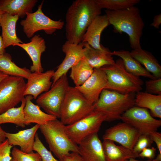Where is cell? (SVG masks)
Listing matches in <instances>:
<instances>
[{
	"label": "cell",
	"mask_w": 161,
	"mask_h": 161,
	"mask_svg": "<svg viewBox=\"0 0 161 161\" xmlns=\"http://www.w3.org/2000/svg\"><path fill=\"white\" fill-rule=\"evenodd\" d=\"M101 9L95 0H76L68 7L65 16L67 41L82 42L84 35L94 18L101 15Z\"/></svg>",
	"instance_id": "obj_1"
},
{
	"label": "cell",
	"mask_w": 161,
	"mask_h": 161,
	"mask_svg": "<svg viewBox=\"0 0 161 161\" xmlns=\"http://www.w3.org/2000/svg\"><path fill=\"white\" fill-rule=\"evenodd\" d=\"M105 12L114 32L127 34L133 49L141 48L140 41L144 23L138 7L134 6L117 11L105 10Z\"/></svg>",
	"instance_id": "obj_2"
},
{
	"label": "cell",
	"mask_w": 161,
	"mask_h": 161,
	"mask_svg": "<svg viewBox=\"0 0 161 161\" xmlns=\"http://www.w3.org/2000/svg\"><path fill=\"white\" fill-rule=\"evenodd\" d=\"M101 69L107 77L105 89L122 94L135 93L142 90L143 81L140 77L126 70L120 58L114 64L103 66Z\"/></svg>",
	"instance_id": "obj_3"
},
{
	"label": "cell",
	"mask_w": 161,
	"mask_h": 161,
	"mask_svg": "<svg viewBox=\"0 0 161 161\" xmlns=\"http://www.w3.org/2000/svg\"><path fill=\"white\" fill-rule=\"evenodd\" d=\"M65 126L57 118L40 125V131L48 144L50 151L59 161L72 152L78 153V145L69 137Z\"/></svg>",
	"instance_id": "obj_4"
},
{
	"label": "cell",
	"mask_w": 161,
	"mask_h": 161,
	"mask_svg": "<svg viewBox=\"0 0 161 161\" xmlns=\"http://www.w3.org/2000/svg\"><path fill=\"white\" fill-rule=\"evenodd\" d=\"M135 93L122 94L106 89L101 92L98 100L94 104V110L106 116V121L120 119L126 111L134 106Z\"/></svg>",
	"instance_id": "obj_5"
},
{
	"label": "cell",
	"mask_w": 161,
	"mask_h": 161,
	"mask_svg": "<svg viewBox=\"0 0 161 161\" xmlns=\"http://www.w3.org/2000/svg\"><path fill=\"white\" fill-rule=\"evenodd\" d=\"M91 104L75 87L69 86L62 105L60 118L64 125L74 123L94 110Z\"/></svg>",
	"instance_id": "obj_6"
},
{
	"label": "cell",
	"mask_w": 161,
	"mask_h": 161,
	"mask_svg": "<svg viewBox=\"0 0 161 161\" xmlns=\"http://www.w3.org/2000/svg\"><path fill=\"white\" fill-rule=\"evenodd\" d=\"M66 74L62 76L51 89L40 95L36 102L46 113L60 118L61 108L69 86Z\"/></svg>",
	"instance_id": "obj_7"
},
{
	"label": "cell",
	"mask_w": 161,
	"mask_h": 161,
	"mask_svg": "<svg viewBox=\"0 0 161 161\" xmlns=\"http://www.w3.org/2000/svg\"><path fill=\"white\" fill-rule=\"evenodd\" d=\"M26 84L24 78L9 75L0 82V114L21 102Z\"/></svg>",
	"instance_id": "obj_8"
},
{
	"label": "cell",
	"mask_w": 161,
	"mask_h": 161,
	"mask_svg": "<svg viewBox=\"0 0 161 161\" xmlns=\"http://www.w3.org/2000/svg\"><path fill=\"white\" fill-rule=\"evenodd\" d=\"M43 2V1L35 12L27 13L26 18L20 22L28 38L32 37L38 31L43 30L46 34L51 35L63 27L64 22L61 20H53L44 14L42 10Z\"/></svg>",
	"instance_id": "obj_9"
},
{
	"label": "cell",
	"mask_w": 161,
	"mask_h": 161,
	"mask_svg": "<svg viewBox=\"0 0 161 161\" xmlns=\"http://www.w3.org/2000/svg\"><path fill=\"white\" fill-rule=\"evenodd\" d=\"M106 120L105 115L94 110L76 122L66 125V131L71 140L78 145L86 137L97 133L102 123Z\"/></svg>",
	"instance_id": "obj_10"
},
{
	"label": "cell",
	"mask_w": 161,
	"mask_h": 161,
	"mask_svg": "<svg viewBox=\"0 0 161 161\" xmlns=\"http://www.w3.org/2000/svg\"><path fill=\"white\" fill-rule=\"evenodd\" d=\"M120 119L137 129L141 134L150 135L161 126V120L154 118L146 109L134 106L121 116Z\"/></svg>",
	"instance_id": "obj_11"
},
{
	"label": "cell",
	"mask_w": 161,
	"mask_h": 161,
	"mask_svg": "<svg viewBox=\"0 0 161 161\" xmlns=\"http://www.w3.org/2000/svg\"><path fill=\"white\" fill-rule=\"evenodd\" d=\"M141 134L134 128L123 122L106 129L103 138L117 142L121 145L133 149Z\"/></svg>",
	"instance_id": "obj_12"
},
{
	"label": "cell",
	"mask_w": 161,
	"mask_h": 161,
	"mask_svg": "<svg viewBox=\"0 0 161 161\" xmlns=\"http://www.w3.org/2000/svg\"><path fill=\"white\" fill-rule=\"evenodd\" d=\"M106 75L101 68L94 69L90 77L81 85L75 87L91 104L99 99L107 83Z\"/></svg>",
	"instance_id": "obj_13"
},
{
	"label": "cell",
	"mask_w": 161,
	"mask_h": 161,
	"mask_svg": "<svg viewBox=\"0 0 161 161\" xmlns=\"http://www.w3.org/2000/svg\"><path fill=\"white\" fill-rule=\"evenodd\" d=\"M83 44L71 43L66 41L63 45L62 49L65 53V58L55 71L52 77V84L62 76L66 74L68 71L83 58Z\"/></svg>",
	"instance_id": "obj_14"
},
{
	"label": "cell",
	"mask_w": 161,
	"mask_h": 161,
	"mask_svg": "<svg viewBox=\"0 0 161 161\" xmlns=\"http://www.w3.org/2000/svg\"><path fill=\"white\" fill-rule=\"evenodd\" d=\"M55 71L48 70L44 72L32 73L26 83L24 95H31L33 98L36 99L43 92L49 90L52 84L51 81Z\"/></svg>",
	"instance_id": "obj_15"
},
{
	"label": "cell",
	"mask_w": 161,
	"mask_h": 161,
	"mask_svg": "<svg viewBox=\"0 0 161 161\" xmlns=\"http://www.w3.org/2000/svg\"><path fill=\"white\" fill-rule=\"evenodd\" d=\"M78 145V153L82 161H106L97 133L86 137Z\"/></svg>",
	"instance_id": "obj_16"
},
{
	"label": "cell",
	"mask_w": 161,
	"mask_h": 161,
	"mask_svg": "<svg viewBox=\"0 0 161 161\" xmlns=\"http://www.w3.org/2000/svg\"><path fill=\"white\" fill-rule=\"evenodd\" d=\"M24 49L29 55L32 62L30 71L34 72H42L43 69L41 62V55L46 48L44 39L39 35H35L32 37L30 42L16 44Z\"/></svg>",
	"instance_id": "obj_17"
},
{
	"label": "cell",
	"mask_w": 161,
	"mask_h": 161,
	"mask_svg": "<svg viewBox=\"0 0 161 161\" xmlns=\"http://www.w3.org/2000/svg\"><path fill=\"white\" fill-rule=\"evenodd\" d=\"M82 43L83 58L93 69L100 68L115 63L112 52L108 48L103 46L102 49H96L87 43Z\"/></svg>",
	"instance_id": "obj_18"
},
{
	"label": "cell",
	"mask_w": 161,
	"mask_h": 161,
	"mask_svg": "<svg viewBox=\"0 0 161 161\" xmlns=\"http://www.w3.org/2000/svg\"><path fill=\"white\" fill-rule=\"evenodd\" d=\"M110 25L106 14L97 16L87 29L82 42L87 43L94 49H102L103 46L100 43L101 35L103 30Z\"/></svg>",
	"instance_id": "obj_19"
},
{
	"label": "cell",
	"mask_w": 161,
	"mask_h": 161,
	"mask_svg": "<svg viewBox=\"0 0 161 161\" xmlns=\"http://www.w3.org/2000/svg\"><path fill=\"white\" fill-rule=\"evenodd\" d=\"M39 126V125L36 124L31 128L20 130L16 133L6 132V138L13 146H18L22 151L31 153L33 151L35 136Z\"/></svg>",
	"instance_id": "obj_20"
},
{
	"label": "cell",
	"mask_w": 161,
	"mask_h": 161,
	"mask_svg": "<svg viewBox=\"0 0 161 161\" xmlns=\"http://www.w3.org/2000/svg\"><path fill=\"white\" fill-rule=\"evenodd\" d=\"M102 144L106 161H126L139 157V154L133 149L117 145L112 141L103 139Z\"/></svg>",
	"instance_id": "obj_21"
},
{
	"label": "cell",
	"mask_w": 161,
	"mask_h": 161,
	"mask_svg": "<svg viewBox=\"0 0 161 161\" xmlns=\"http://www.w3.org/2000/svg\"><path fill=\"white\" fill-rule=\"evenodd\" d=\"M19 17L4 13L0 18V27L2 28V35L4 46L5 49L12 45L23 43L17 35L16 26Z\"/></svg>",
	"instance_id": "obj_22"
},
{
	"label": "cell",
	"mask_w": 161,
	"mask_h": 161,
	"mask_svg": "<svg viewBox=\"0 0 161 161\" xmlns=\"http://www.w3.org/2000/svg\"><path fill=\"white\" fill-rule=\"evenodd\" d=\"M25 98L26 101L24 114L25 125L35 123L40 126L57 118L55 116L43 112L38 105L33 103L31 101L33 98L31 95H27Z\"/></svg>",
	"instance_id": "obj_23"
},
{
	"label": "cell",
	"mask_w": 161,
	"mask_h": 161,
	"mask_svg": "<svg viewBox=\"0 0 161 161\" xmlns=\"http://www.w3.org/2000/svg\"><path fill=\"white\" fill-rule=\"evenodd\" d=\"M37 0H0V9L12 16L23 18L26 13H31Z\"/></svg>",
	"instance_id": "obj_24"
},
{
	"label": "cell",
	"mask_w": 161,
	"mask_h": 161,
	"mask_svg": "<svg viewBox=\"0 0 161 161\" xmlns=\"http://www.w3.org/2000/svg\"><path fill=\"white\" fill-rule=\"evenodd\" d=\"M130 53L155 78H161V66L151 52L141 48L132 50Z\"/></svg>",
	"instance_id": "obj_25"
},
{
	"label": "cell",
	"mask_w": 161,
	"mask_h": 161,
	"mask_svg": "<svg viewBox=\"0 0 161 161\" xmlns=\"http://www.w3.org/2000/svg\"><path fill=\"white\" fill-rule=\"evenodd\" d=\"M135 105L149 109L154 117L161 118V95L140 91L135 95Z\"/></svg>",
	"instance_id": "obj_26"
},
{
	"label": "cell",
	"mask_w": 161,
	"mask_h": 161,
	"mask_svg": "<svg viewBox=\"0 0 161 161\" xmlns=\"http://www.w3.org/2000/svg\"><path fill=\"white\" fill-rule=\"evenodd\" d=\"M113 55L120 57L123 61L126 69L129 72L139 77L142 76L152 79L155 78L144 67L131 55L130 52L124 50L112 52Z\"/></svg>",
	"instance_id": "obj_27"
},
{
	"label": "cell",
	"mask_w": 161,
	"mask_h": 161,
	"mask_svg": "<svg viewBox=\"0 0 161 161\" xmlns=\"http://www.w3.org/2000/svg\"><path fill=\"white\" fill-rule=\"evenodd\" d=\"M0 71L9 76L21 77L27 79L31 75L30 70L21 68L12 60L11 55L5 53L0 55Z\"/></svg>",
	"instance_id": "obj_28"
},
{
	"label": "cell",
	"mask_w": 161,
	"mask_h": 161,
	"mask_svg": "<svg viewBox=\"0 0 161 161\" xmlns=\"http://www.w3.org/2000/svg\"><path fill=\"white\" fill-rule=\"evenodd\" d=\"M94 69L84 58L71 68L70 77L78 87L82 85L90 77Z\"/></svg>",
	"instance_id": "obj_29"
},
{
	"label": "cell",
	"mask_w": 161,
	"mask_h": 161,
	"mask_svg": "<svg viewBox=\"0 0 161 161\" xmlns=\"http://www.w3.org/2000/svg\"><path fill=\"white\" fill-rule=\"evenodd\" d=\"M24 97L21 101L20 106L12 108L0 114V125L5 123H12L18 126L25 127L24 109L26 104Z\"/></svg>",
	"instance_id": "obj_30"
},
{
	"label": "cell",
	"mask_w": 161,
	"mask_h": 161,
	"mask_svg": "<svg viewBox=\"0 0 161 161\" xmlns=\"http://www.w3.org/2000/svg\"><path fill=\"white\" fill-rule=\"evenodd\" d=\"M101 9L110 10H121L126 9L138 4L140 0H95Z\"/></svg>",
	"instance_id": "obj_31"
},
{
	"label": "cell",
	"mask_w": 161,
	"mask_h": 161,
	"mask_svg": "<svg viewBox=\"0 0 161 161\" xmlns=\"http://www.w3.org/2000/svg\"><path fill=\"white\" fill-rule=\"evenodd\" d=\"M11 155V161H42L41 157L37 152L33 151L27 153L16 147L12 149Z\"/></svg>",
	"instance_id": "obj_32"
},
{
	"label": "cell",
	"mask_w": 161,
	"mask_h": 161,
	"mask_svg": "<svg viewBox=\"0 0 161 161\" xmlns=\"http://www.w3.org/2000/svg\"><path fill=\"white\" fill-rule=\"evenodd\" d=\"M33 149L40 155L42 161H59L53 157L51 151L48 150L45 147L39 138L37 133L35 136Z\"/></svg>",
	"instance_id": "obj_33"
},
{
	"label": "cell",
	"mask_w": 161,
	"mask_h": 161,
	"mask_svg": "<svg viewBox=\"0 0 161 161\" xmlns=\"http://www.w3.org/2000/svg\"><path fill=\"white\" fill-rule=\"evenodd\" d=\"M146 92L156 95H161V78L150 79L145 83Z\"/></svg>",
	"instance_id": "obj_34"
},
{
	"label": "cell",
	"mask_w": 161,
	"mask_h": 161,
	"mask_svg": "<svg viewBox=\"0 0 161 161\" xmlns=\"http://www.w3.org/2000/svg\"><path fill=\"white\" fill-rule=\"evenodd\" d=\"M153 142L150 135L141 134L133 149L139 154L145 148L150 147Z\"/></svg>",
	"instance_id": "obj_35"
},
{
	"label": "cell",
	"mask_w": 161,
	"mask_h": 161,
	"mask_svg": "<svg viewBox=\"0 0 161 161\" xmlns=\"http://www.w3.org/2000/svg\"><path fill=\"white\" fill-rule=\"evenodd\" d=\"M13 146L7 139L0 141V161H11V149Z\"/></svg>",
	"instance_id": "obj_36"
},
{
	"label": "cell",
	"mask_w": 161,
	"mask_h": 161,
	"mask_svg": "<svg viewBox=\"0 0 161 161\" xmlns=\"http://www.w3.org/2000/svg\"><path fill=\"white\" fill-rule=\"evenodd\" d=\"M156 150V148L154 147L145 148L139 154V156L152 160L155 156Z\"/></svg>",
	"instance_id": "obj_37"
},
{
	"label": "cell",
	"mask_w": 161,
	"mask_h": 161,
	"mask_svg": "<svg viewBox=\"0 0 161 161\" xmlns=\"http://www.w3.org/2000/svg\"><path fill=\"white\" fill-rule=\"evenodd\" d=\"M150 136L153 142H154L157 145L159 152L161 155V134L157 131L152 132Z\"/></svg>",
	"instance_id": "obj_38"
},
{
	"label": "cell",
	"mask_w": 161,
	"mask_h": 161,
	"mask_svg": "<svg viewBox=\"0 0 161 161\" xmlns=\"http://www.w3.org/2000/svg\"><path fill=\"white\" fill-rule=\"evenodd\" d=\"M61 161H82L81 158L77 152H72L67 156L64 157Z\"/></svg>",
	"instance_id": "obj_39"
},
{
	"label": "cell",
	"mask_w": 161,
	"mask_h": 161,
	"mask_svg": "<svg viewBox=\"0 0 161 161\" xmlns=\"http://www.w3.org/2000/svg\"><path fill=\"white\" fill-rule=\"evenodd\" d=\"M161 24V14L155 15L153 18L152 22L150 25V26L158 29Z\"/></svg>",
	"instance_id": "obj_40"
},
{
	"label": "cell",
	"mask_w": 161,
	"mask_h": 161,
	"mask_svg": "<svg viewBox=\"0 0 161 161\" xmlns=\"http://www.w3.org/2000/svg\"><path fill=\"white\" fill-rule=\"evenodd\" d=\"M5 52V48L4 47L3 39L1 35H0V55Z\"/></svg>",
	"instance_id": "obj_41"
},
{
	"label": "cell",
	"mask_w": 161,
	"mask_h": 161,
	"mask_svg": "<svg viewBox=\"0 0 161 161\" xmlns=\"http://www.w3.org/2000/svg\"><path fill=\"white\" fill-rule=\"evenodd\" d=\"M5 132L0 126V141H3L6 139Z\"/></svg>",
	"instance_id": "obj_42"
},
{
	"label": "cell",
	"mask_w": 161,
	"mask_h": 161,
	"mask_svg": "<svg viewBox=\"0 0 161 161\" xmlns=\"http://www.w3.org/2000/svg\"><path fill=\"white\" fill-rule=\"evenodd\" d=\"M7 76L8 75L0 71V82Z\"/></svg>",
	"instance_id": "obj_43"
},
{
	"label": "cell",
	"mask_w": 161,
	"mask_h": 161,
	"mask_svg": "<svg viewBox=\"0 0 161 161\" xmlns=\"http://www.w3.org/2000/svg\"><path fill=\"white\" fill-rule=\"evenodd\" d=\"M152 160H136L135 159L131 158L126 161H152Z\"/></svg>",
	"instance_id": "obj_44"
},
{
	"label": "cell",
	"mask_w": 161,
	"mask_h": 161,
	"mask_svg": "<svg viewBox=\"0 0 161 161\" xmlns=\"http://www.w3.org/2000/svg\"><path fill=\"white\" fill-rule=\"evenodd\" d=\"M5 13L0 9V18L1 17L3 14Z\"/></svg>",
	"instance_id": "obj_45"
},
{
	"label": "cell",
	"mask_w": 161,
	"mask_h": 161,
	"mask_svg": "<svg viewBox=\"0 0 161 161\" xmlns=\"http://www.w3.org/2000/svg\"><path fill=\"white\" fill-rule=\"evenodd\" d=\"M152 161H161V160H158L156 159H155L152 160Z\"/></svg>",
	"instance_id": "obj_46"
}]
</instances>
